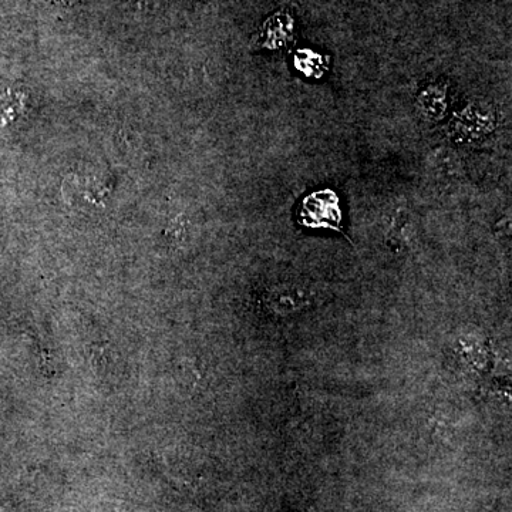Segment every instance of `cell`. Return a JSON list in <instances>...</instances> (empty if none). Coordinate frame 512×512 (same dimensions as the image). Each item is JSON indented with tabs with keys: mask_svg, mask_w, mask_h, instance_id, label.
Returning a JSON list of instances; mask_svg holds the SVG:
<instances>
[{
	"mask_svg": "<svg viewBox=\"0 0 512 512\" xmlns=\"http://www.w3.org/2000/svg\"><path fill=\"white\" fill-rule=\"evenodd\" d=\"M417 109L424 119L437 121L446 116L448 109L447 92L440 84H431L417 97Z\"/></svg>",
	"mask_w": 512,
	"mask_h": 512,
	"instance_id": "3957f363",
	"label": "cell"
},
{
	"mask_svg": "<svg viewBox=\"0 0 512 512\" xmlns=\"http://www.w3.org/2000/svg\"><path fill=\"white\" fill-rule=\"evenodd\" d=\"M429 171L431 177L439 184L451 185L457 183L461 175L460 158L448 148H439L429 158Z\"/></svg>",
	"mask_w": 512,
	"mask_h": 512,
	"instance_id": "7a4b0ae2",
	"label": "cell"
},
{
	"mask_svg": "<svg viewBox=\"0 0 512 512\" xmlns=\"http://www.w3.org/2000/svg\"><path fill=\"white\" fill-rule=\"evenodd\" d=\"M497 114L485 103H471L451 121V134L461 143L481 140L494 130Z\"/></svg>",
	"mask_w": 512,
	"mask_h": 512,
	"instance_id": "6da1fadb",
	"label": "cell"
}]
</instances>
